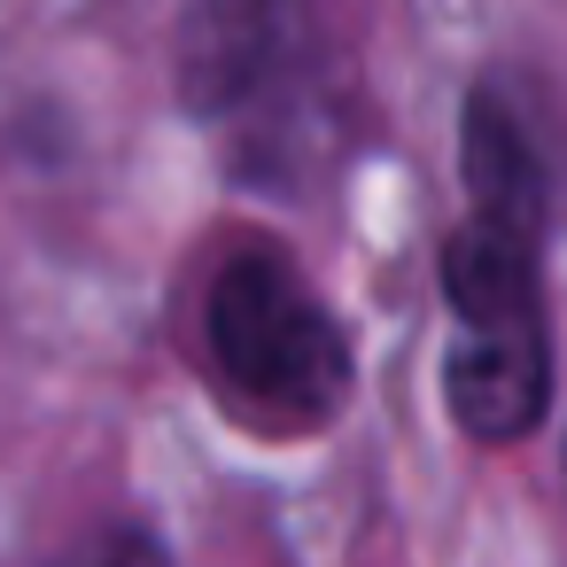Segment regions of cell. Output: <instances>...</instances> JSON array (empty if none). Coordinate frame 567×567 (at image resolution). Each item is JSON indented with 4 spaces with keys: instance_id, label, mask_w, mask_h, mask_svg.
Listing matches in <instances>:
<instances>
[{
    "instance_id": "obj_1",
    "label": "cell",
    "mask_w": 567,
    "mask_h": 567,
    "mask_svg": "<svg viewBox=\"0 0 567 567\" xmlns=\"http://www.w3.org/2000/svg\"><path fill=\"white\" fill-rule=\"evenodd\" d=\"M458 187L466 218L443 234L435 257V288L451 311L443 412L458 420L466 443L505 451L528 443L551 412V319H544L551 179L528 117L489 79L458 102Z\"/></svg>"
},
{
    "instance_id": "obj_4",
    "label": "cell",
    "mask_w": 567,
    "mask_h": 567,
    "mask_svg": "<svg viewBox=\"0 0 567 567\" xmlns=\"http://www.w3.org/2000/svg\"><path fill=\"white\" fill-rule=\"evenodd\" d=\"M86 559H172V544L156 528H110V536L86 544Z\"/></svg>"
},
{
    "instance_id": "obj_2",
    "label": "cell",
    "mask_w": 567,
    "mask_h": 567,
    "mask_svg": "<svg viewBox=\"0 0 567 567\" xmlns=\"http://www.w3.org/2000/svg\"><path fill=\"white\" fill-rule=\"evenodd\" d=\"M195 334L226 412L265 435H288V443L319 435L350 404L358 358H350L342 311L280 241H241L203 280Z\"/></svg>"
},
{
    "instance_id": "obj_3",
    "label": "cell",
    "mask_w": 567,
    "mask_h": 567,
    "mask_svg": "<svg viewBox=\"0 0 567 567\" xmlns=\"http://www.w3.org/2000/svg\"><path fill=\"white\" fill-rule=\"evenodd\" d=\"M311 40V0H187L172 40V94L195 125L249 117L280 94Z\"/></svg>"
}]
</instances>
